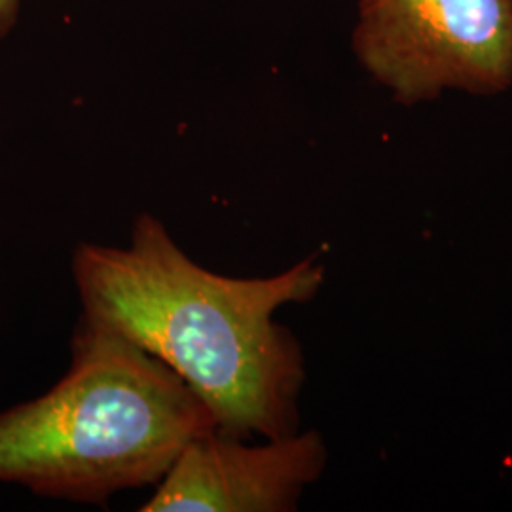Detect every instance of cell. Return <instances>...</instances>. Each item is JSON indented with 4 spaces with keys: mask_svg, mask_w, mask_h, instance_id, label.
Instances as JSON below:
<instances>
[{
    "mask_svg": "<svg viewBox=\"0 0 512 512\" xmlns=\"http://www.w3.org/2000/svg\"><path fill=\"white\" fill-rule=\"evenodd\" d=\"M323 275L313 258L272 277L215 274L150 213L135 219L126 247L82 243L73 256L82 315L162 361L220 433L245 440L300 431L304 355L274 313L311 300Z\"/></svg>",
    "mask_w": 512,
    "mask_h": 512,
    "instance_id": "obj_1",
    "label": "cell"
},
{
    "mask_svg": "<svg viewBox=\"0 0 512 512\" xmlns=\"http://www.w3.org/2000/svg\"><path fill=\"white\" fill-rule=\"evenodd\" d=\"M67 374L0 414V482L84 505L156 486L209 408L156 357L92 319L74 330Z\"/></svg>",
    "mask_w": 512,
    "mask_h": 512,
    "instance_id": "obj_2",
    "label": "cell"
},
{
    "mask_svg": "<svg viewBox=\"0 0 512 512\" xmlns=\"http://www.w3.org/2000/svg\"><path fill=\"white\" fill-rule=\"evenodd\" d=\"M353 46L403 105L512 84V0H359Z\"/></svg>",
    "mask_w": 512,
    "mask_h": 512,
    "instance_id": "obj_3",
    "label": "cell"
},
{
    "mask_svg": "<svg viewBox=\"0 0 512 512\" xmlns=\"http://www.w3.org/2000/svg\"><path fill=\"white\" fill-rule=\"evenodd\" d=\"M325 467L327 446L317 431L253 446L211 429L184 446L139 511H296Z\"/></svg>",
    "mask_w": 512,
    "mask_h": 512,
    "instance_id": "obj_4",
    "label": "cell"
},
{
    "mask_svg": "<svg viewBox=\"0 0 512 512\" xmlns=\"http://www.w3.org/2000/svg\"><path fill=\"white\" fill-rule=\"evenodd\" d=\"M16 10H18V0H0V37L14 23Z\"/></svg>",
    "mask_w": 512,
    "mask_h": 512,
    "instance_id": "obj_5",
    "label": "cell"
}]
</instances>
